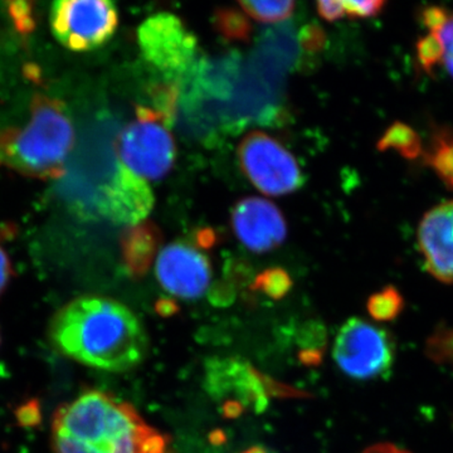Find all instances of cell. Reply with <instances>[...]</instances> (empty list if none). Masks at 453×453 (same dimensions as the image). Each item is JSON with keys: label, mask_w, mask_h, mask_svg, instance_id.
<instances>
[{"label": "cell", "mask_w": 453, "mask_h": 453, "mask_svg": "<svg viewBox=\"0 0 453 453\" xmlns=\"http://www.w3.org/2000/svg\"><path fill=\"white\" fill-rule=\"evenodd\" d=\"M378 149L380 151L395 150L405 159H416L422 154V142L416 131L408 125L395 122L381 136Z\"/></svg>", "instance_id": "obj_16"}, {"label": "cell", "mask_w": 453, "mask_h": 453, "mask_svg": "<svg viewBox=\"0 0 453 453\" xmlns=\"http://www.w3.org/2000/svg\"><path fill=\"white\" fill-rule=\"evenodd\" d=\"M118 25V9L107 0H59L50 11V28L56 40L76 52L104 46L111 40Z\"/></svg>", "instance_id": "obj_7"}, {"label": "cell", "mask_w": 453, "mask_h": 453, "mask_svg": "<svg viewBox=\"0 0 453 453\" xmlns=\"http://www.w3.org/2000/svg\"><path fill=\"white\" fill-rule=\"evenodd\" d=\"M154 193L144 178L119 164L101 192L100 211L119 225L136 226L153 210Z\"/></svg>", "instance_id": "obj_11"}, {"label": "cell", "mask_w": 453, "mask_h": 453, "mask_svg": "<svg viewBox=\"0 0 453 453\" xmlns=\"http://www.w3.org/2000/svg\"><path fill=\"white\" fill-rule=\"evenodd\" d=\"M198 242L202 247H211V244L216 242L213 231L211 229H203L198 234Z\"/></svg>", "instance_id": "obj_28"}, {"label": "cell", "mask_w": 453, "mask_h": 453, "mask_svg": "<svg viewBox=\"0 0 453 453\" xmlns=\"http://www.w3.org/2000/svg\"><path fill=\"white\" fill-rule=\"evenodd\" d=\"M342 4L349 18H369L380 13L386 3L372 0V2H342Z\"/></svg>", "instance_id": "obj_24"}, {"label": "cell", "mask_w": 453, "mask_h": 453, "mask_svg": "<svg viewBox=\"0 0 453 453\" xmlns=\"http://www.w3.org/2000/svg\"><path fill=\"white\" fill-rule=\"evenodd\" d=\"M155 271L164 290L180 299H198L210 288V261L187 243L166 246L157 256Z\"/></svg>", "instance_id": "obj_9"}, {"label": "cell", "mask_w": 453, "mask_h": 453, "mask_svg": "<svg viewBox=\"0 0 453 453\" xmlns=\"http://www.w3.org/2000/svg\"><path fill=\"white\" fill-rule=\"evenodd\" d=\"M417 56H418L419 64L422 65L425 71L429 73L437 65H442L443 49L437 38L428 33L417 44Z\"/></svg>", "instance_id": "obj_20"}, {"label": "cell", "mask_w": 453, "mask_h": 453, "mask_svg": "<svg viewBox=\"0 0 453 453\" xmlns=\"http://www.w3.org/2000/svg\"><path fill=\"white\" fill-rule=\"evenodd\" d=\"M213 26L226 41L247 42L251 40L252 25L242 9L222 7L213 14Z\"/></svg>", "instance_id": "obj_17"}, {"label": "cell", "mask_w": 453, "mask_h": 453, "mask_svg": "<svg viewBox=\"0 0 453 453\" xmlns=\"http://www.w3.org/2000/svg\"><path fill=\"white\" fill-rule=\"evenodd\" d=\"M333 356L342 372L353 380H378L392 371L395 344L383 327L353 318L339 330Z\"/></svg>", "instance_id": "obj_5"}, {"label": "cell", "mask_w": 453, "mask_h": 453, "mask_svg": "<svg viewBox=\"0 0 453 453\" xmlns=\"http://www.w3.org/2000/svg\"><path fill=\"white\" fill-rule=\"evenodd\" d=\"M318 12L320 17L327 22H336L347 16L342 2H319Z\"/></svg>", "instance_id": "obj_25"}, {"label": "cell", "mask_w": 453, "mask_h": 453, "mask_svg": "<svg viewBox=\"0 0 453 453\" xmlns=\"http://www.w3.org/2000/svg\"><path fill=\"white\" fill-rule=\"evenodd\" d=\"M241 9H243L247 16L262 23L283 22L294 13L295 3L286 2H241Z\"/></svg>", "instance_id": "obj_18"}, {"label": "cell", "mask_w": 453, "mask_h": 453, "mask_svg": "<svg viewBox=\"0 0 453 453\" xmlns=\"http://www.w3.org/2000/svg\"><path fill=\"white\" fill-rule=\"evenodd\" d=\"M256 285L271 296L280 297L290 288L291 280L285 271L273 268V270H268L258 276Z\"/></svg>", "instance_id": "obj_21"}, {"label": "cell", "mask_w": 453, "mask_h": 453, "mask_svg": "<svg viewBox=\"0 0 453 453\" xmlns=\"http://www.w3.org/2000/svg\"><path fill=\"white\" fill-rule=\"evenodd\" d=\"M237 153L244 175L265 195H290L303 187V172L294 155L264 131L247 134Z\"/></svg>", "instance_id": "obj_6"}, {"label": "cell", "mask_w": 453, "mask_h": 453, "mask_svg": "<svg viewBox=\"0 0 453 453\" xmlns=\"http://www.w3.org/2000/svg\"><path fill=\"white\" fill-rule=\"evenodd\" d=\"M12 273H13V270H12L11 258H9L5 250L0 246V295L7 288Z\"/></svg>", "instance_id": "obj_26"}, {"label": "cell", "mask_w": 453, "mask_h": 453, "mask_svg": "<svg viewBox=\"0 0 453 453\" xmlns=\"http://www.w3.org/2000/svg\"><path fill=\"white\" fill-rule=\"evenodd\" d=\"M234 234L252 252H268L281 246L288 226L281 211L266 199L250 196L234 205L232 211Z\"/></svg>", "instance_id": "obj_10"}, {"label": "cell", "mask_w": 453, "mask_h": 453, "mask_svg": "<svg viewBox=\"0 0 453 453\" xmlns=\"http://www.w3.org/2000/svg\"><path fill=\"white\" fill-rule=\"evenodd\" d=\"M73 145V125L64 103L37 94L25 127L0 131V169L40 180L59 179Z\"/></svg>", "instance_id": "obj_3"}, {"label": "cell", "mask_w": 453, "mask_h": 453, "mask_svg": "<svg viewBox=\"0 0 453 453\" xmlns=\"http://www.w3.org/2000/svg\"><path fill=\"white\" fill-rule=\"evenodd\" d=\"M326 43V38L323 29L316 25H308L303 27L300 32V44L303 50L308 52H318L324 49Z\"/></svg>", "instance_id": "obj_23"}, {"label": "cell", "mask_w": 453, "mask_h": 453, "mask_svg": "<svg viewBox=\"0 0 453 453\" xmlns=\"http://www.w3.org/2000/svg\"><path fill=\"white\" fill-rule=\"evenodd\" d=\"M402 296L395 288H387L372 295L369 300L368 309L372 318L378 321L392 320L401 311Z\"/></svg>", "instance_id": "obj_19"}, {"label": "cell", "mask_w": 453, "mask_h": 453, "mask_svg": "<svg viewBox=\"0 0 453 453\" xmlns=\"http://www.w3.org/2000/svg\"><path fill=\"white\" fill-rule=\"evenodd\" d=\"M365 453H410L404 451V449H399L395 445H390V443H380V445H374L369 447L368 449Z\"/></svg>", "instance_id": "obj_27"}, {"label": "cell", "mask_w": 453, "mask_h": 453, "mask_svg": "<svg viewBox=\"0 0 453 453\" xmlns=\"http://www.w3.org/2000/svg\"><path fill=\"white\" fill-rule=\"evenodd\" d=\"M50 339L64 356L106 372L129 371L148 350L135 314L101 296L79 297L59 310L50 324Z\"/></svg>", "instance_id": "obj_1"}, {"label": "cell", "mask_w": 453, "mask_h": 453, "mask_svg": "<svg viewBox=\"0 0 453 453\" xmlns=\"http://www.w3.org/2000/svg\"><path fill=\"white\" fill-rule=\"evenodd\" d=\"M422 22L442 46V65L453 79V12L445 8L429 7L423 11Z\"/></svg>", "instance_id": "obj_14"}, {"label": "cell", "mask_w": 453, "mask_h": 453, "mask_svg": "<svg viewBox=\"0 0 453 453\" xmlns=\"http://www.w3.org/2000/svg\"><path fill=\"white\" fill-rule=\"evenodd\" d=\"M140 50L146 61L166 77H178L192 67L196 38L174 14L148 18L138 31Z\"/></svg>", "instance_id": "obj_8"}, {"label": "cell", "mask_w": 453, "mask_h": 453, "mask_svg": "<svg viewBox=\"0 0 453 453\" xmlns=\"http://www.w3.org/2000/svg\"><path fill=\"white\" fill-rule=\"evenodd\" d=\"M425 157L441 180L453 189V131H437Z\"/></svg>", "instance_id": "obj_15"}, {"label": "cell", "mask_w": 453, "mask_h": 453, "mask_svg": "<svg viewBox=\"0 0 453 453\" xmlns=\"http://www.w3.org/2000/svg\"><path fill=\"white\" fill-rule=\"evenodd\" d=\"M418 244L426 270L438 281L453 283V201L425 214L418 228Z\"/></svg>", "instance_id": "obj_12"}, {"label": "cell", "mask_w": 453, "mask_h": 453, "mask_svg": "<svg viewBox=\"0 0 453 453\" xmlns=\"http://www.w3.org/2000/svg\"><path fill=\"white\" fill-rule=\"evenodd\" d=\"M162 243V231L150 220L130 226L121 235L122 258L133 275H144Z\"/></svg>", "instance_id": "obj_13"}, {"label": "cell", "mask_w": 453, "mask_h": 453, "mask_svg": "<svg viewBox=\"0 0 453 453\" xmlns=\"http://www.w3.org/2000/svg\"><path fill=\"white\" fill-rule=\"evenodd\" d=\"M52 442L55 453H165L163 437L129 404L98 390L58 408Z\"/></svg>", "instance_id": "obj_2"}, {"label": "cell", "mask_w": 453, "mask_h": 453, "mask_svg": "<svg viewBox=\"0 0 453 453\" xmlns=\"http://www.w3.org/2000/svg\"><path fill=\"white\" fill-rule=\"evenodd\" d=\"M138 119L121 131L118 154L121 165L144 179L165 177L175 160V144L169 124L159 112L136 107Z\"/></svg>", "instance_id": "obj_4"}, {"label": "cell", "mask_w": 453, "mask_h": 453, "mask_svg": "<svg viewBox=\"0 0 453 453\" xmlns=\"http://www.w3.org/2000/svg\"><path fill=\"white\" fill-rule=\"evenodd\" d=\"M8 11L18 31L20 33H29L35 29V16H33V3H9Z\"/></svg>", "instance_id": "obj_22"}]
</instances>
